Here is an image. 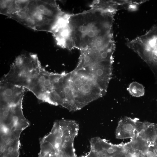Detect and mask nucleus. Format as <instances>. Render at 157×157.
Masks as SVG:
<instances>
[{
	"label": "nucleus",
	"mask_w": 157,
	"mask_h": 157,
	"mask_svg": "<svg viewBox=\"0 0 157 157\" xmlns=\"http://www.w3.org/2000/svg\"><path fill=\"white\" fill-rule=\"evenodd\" d=\"M139 121L137 118L127 117L121 119L116 130V138L121 139L133 138L137 131Z\"/></svg>",
	"instance_id": "423d86ee"
},
{
	"label": "nucleus",
	"mask_w": 157,
	"mask_h": 157,
	"mask_svg": "<svg viewBox=\"0 0 157 157\" xmlns=\"http://www.w3.org/2000/svg\"><path fill=\"white\" fill-rule=\"evenodd\" d=\"M55 73L47 71L38 58L28 61L20 67L14 81L15 85L32 92L39 100L46 102L54 83Z\"/></svg>",
	"instance_id": "7ed1b4c3"
},
{
	"label": "nucleus",
	"mask_w": 157,
	"mask_h": 157,
	"mask_svg": "<svg viewBox=\"0 0 157 157\" xmlns=\"http://www.w3.org/2000/svg\"><path fill=\"white\" fill-rule=\"evenodd\" d=\"M0 10L26 27L51 33L65 13L55 0H1Z\"/></svg>",
	"instance_id": "f03ea898"
},
{
	"label": "nucleus",
	"mask_w": 157,
	"mask_h": 157,
	"mask_svg": "<svg viewBox=\"0 0 157 157\" xmlns=\"http://www.w3.org/2000/svg\"><path fill=\"white\" fill-rule=\"evenodd\" d=\"M126 44L150 67L157 80V26H153L144 35L127 41Z\"/></svg>",
	"instance_id": "39448f33"
},
{
	"label": "nucleus",
	"mask_w": 157,
	"mask_h": 157,
	"mask_svg": "<svg viewBox=\"0 0 157 157\" xmlns=\"http://www.w3.org/2000/svg\"><path fill=\"white\" fill-rule=\"evenodd\" d=\"M70 73V85L78 110L106 94L94 76L87 69L76 67Z\"/></svg>",
	"instance_id": "20e7f679"
},
{
	"label": "nucleus",
	"mask_w": 157,
	"mask_h": 157,
	"mask_svg": "<svg viewBox=\"0 0 157 157\" xmlns=\"http://www.w3.org/2000/svg\"><path fill=\"white\" fill-rule=\"evenodd\" d=\"M138 134L150 145H153L157 141V123L143 122L142 129Z\"/></svg>",
	"instance_id": "0eeeda50"
},
{
	"label": "nucleus",
	"mask_w": 157,
	"mask_h": 157,
	"mask_svg": "<svg viewBox=\"0 0 157 157\" xmlns=\"http://www.w3.org/2000/svg\"><path fill=\"white\" fill-rule=\"evenodd\" d=\"M127 90L131 95L135 97H142L144 94L145 90L144 86L136 82L131 83L127 88Z\"/></svg>",
	"instance_id": "6e6552de"
},
{
	"label": "nucleus",
	"mask_w": 157,
	"mask_h": 157,
	"mask_svg": "<svg viewBox=\"0 0 157 157\" xmlns=\"http://www.w3.org/2000/svg\"><path fill=\"white\" fill-rule=\"evenodd\" d=\"M75 14H67L70 50L104 48L115 44L113 31L117 7L90 5Z\"/></svg>",
	"instance_id": "f257e3e1"
}]
</instances>
